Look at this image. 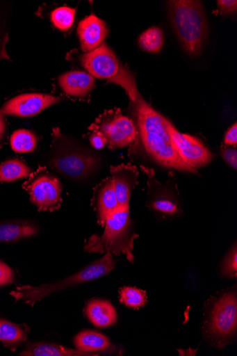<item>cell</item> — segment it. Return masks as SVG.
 <instances>
[{
  "label": "cell",
  "instance_id": "ac0fdd59",
  "mask_svg": "<svg viewBox=\"0 0 237 356\" xmlns=\"http://www.w3.org/2000/svg\"><path fill=\"white\" fill-rule=\"evenodd\" d=\"M20 355L26 356H81L98 355L95 353L74 350L60 345L46 343H31L27 346Z\"/></svg>",
  "mask_w": 237,
  "mask_h": 356
},
{
  "label": "cell",
  "instance_id": "9c48e42d",
  "mask_svg": "<svg viewBox=\"0 0 237 356\" xmlns=\"http://www.w3.org/2000/svg\"><path fill=\"white\" fill-rule=\"evenodd\" d=\"M31 202L41 211L58 209L62 202L63 186L60 180L45 169H40L24 185Z\"/></svg>",
  "mask_w": 237,
  "mask_h": 356
},
{
  "label": "cell",
  "instance_id": "ba28073f",
  "mask_svg": "<svg viewBox=\"0 0 237 356\" xmlns=\"http://www.w3.org/2000/svg\"><path fill=\"white\" fill-rule=\"evenodd\" d=\"M141 170L147 177L148 208L165 217L171 218L181 215L183 208L179 199V191L174 178L170 177L165 184H163L156 179L153 169L142 165Z\"/></svg>",
  "mask_w": 237,
  "mask_h": 356
},
{
  "label": "cell",
  "instance_id": "7402d4cb",
  "mask_svg": "<svg viewBox=\"0 0 237 356\" xmlns=\"http://www.w3.org/2000/svg\"><path fill=\"white\" fill-rule=\"evenodd\" d=\"M12 149L17 153H28L35 149L38 138L27 129H20L14 132L10 139Z\"/></svg>",
  "mask_w": 237,
  "mask_h": 356
},
{
  "label": "cell",
  "instance_id": "9a60e30c",
  "mask_svg": "<svg viewBox=\"0 0 237 356\" xmlns=\"http://www.w3.org/2000/svg\"><path fill=\"white\" fill-rule=\"evenodd\" d=\"M95 200L98 222L101 225H105L106 220L119 208L114 181L111 177L97 186Z\"/></svg>",
  "mask_w": 237,
  "mask_h": 356
},
{
  "label": "cell",
  "instance_id": "2e32d148",
  "mask_svg": "<svg viewBox=\"0 0 237 356\" xmlns=\"http://www.w3.org/2000/svg\"><path fill=\"white\" fill-rule=\"evenodd\" d=\"M94 78L89 74L72 71L61 75L58 83L67 95L74 97H85L95 88Z\"/></svg>",
  "mask_w": 237,
  "mask_h": 356
},
{
  "label": "cell",
  "instance_id": "603a6c76",
  "mask_svg": "<svg viewBox=\"0 0 237 356\" xmlns=\"http://www.w3.org/2000/svg\"><path fill=\"white\" fill-rule=\"evenodd\" d=\"M164 38L163 31L157 26H152L146 30L139 39L140 48L146 52L158 53L163 45Z\"/></svg>",
  "mask_w": 237,
  "mask_h": 356
},
{
  "label": "cell",
  "instance_id": "8fae6325",
  "mask_svg": "<svg viewBox=\"0 0 237 356\" xmlns=\"http://www.w3.org/2000/svg\"><path fill=\"white\" fill-rule=\"evenodd\" d=\"M79 61L81 66L93 78L108 81L118 74L121 67L115 54L104 43L81 55Z\"/></svg>",
  "mask_w": 237,
  "mask_h": 356
},
{
  "label": "cell",
  "instance_id": "484cf974",
  "mask_svg": "<svg viewBox=\"0 0 237 356\" xmlns=\"http://www.w3.org/2000/svg\"><path fill=\"white\" fill-rule=\"evenodd\" d=\"M222 275L233 278L237 275V250L235 245L227 255L222 268Z\"/></svg>",
  "mask_w": 237,
  "mask_h": 356
},
{
  "label": "cell",
  "instance_id": "5bb4252c",
  "mask_svg": "<svg viewBox=\"0 0 237 356\" xmlns=\"http://www.w3.org/2000/svg\"><path fill=\"white\" fill-rule=\"evenodd\" d=\"M77 32L81 50L88 53L104 44L109 29L104 20L91 15L79 23Z\"/></svg>",
  "mask_w": 237,
  "mask_h": 356
},
{
  "label": "cell",
  "instance_id": "3957f363",
  "mask_svg": "<svg viewBox=\"0 0 237 356\" xmlns=\"http://www.w3.org/2000/svg\"><path fill=\"white\" fill-rule=\"evenodd\" d=\"M169 17L182 49L198 56L209 35V24L202 3L196 0L167 2Z\"/></svg>",
  "mask_w": 237,
  "mask_h": 356
},
{
  "label": "cell",
  "instance_id": "5b68a950",
  "mask_svg": "<svg viewBox=\"0 0 237 356\" xmlns=\"http://www.w3.org/2000/svg\"><path fill=\"white\" fill-rule=\"evenodd\" d=\"M113 254L106 252L99 260L92 263L81 271L60 281L38 286L24 285L17 287L10 295L16 301L22 300L30 306L35 305L46 297L74 286L92 281L111 273L115 268Z\"/></svg>",
  "mask_w": 237,
  "mask_h": 356
},
{
  "label": "cell",
  "instance_id": "d6986e66",
  "mask_svg": "<svg viewBox=\"0 0 237 356\" xmlns=\"http://www.w3.org/2000/svg\"><path fill=\"white\" fill-rule=\"evenodd\" d=\"M74 345L76 349L91 353L108 351L111 348L107 337L89 330L79 333L74 339Z\"/></svg>",
  "mask_w": 237,
  "mask_h": 356
},
{
  "label": "cell",
  "instance_id": "8992f818",
  "mask_svg": "<svg viewBox=\"0 0 237 356\" xmlns=\"http://www.w3.org/2000/svg\"><path fill=\"white\" fill-rule=\"evenodd\" d=\"M89 131L103 135L107 146L112 150L131 145L138 134L134 122L124 116L119 108L101 113L89 127Z\"/></svg>",
  "mask_w": 237,
  "mask_h": 356
},
{
  "label": "cell",
  "instance_id": "52a82bcc",
  "mask_svg": "<svg viewBox=\"0 0 237 356\" xmlns=\"http://www.w3.org/2000/svg\"><path fill=\"white\" fill-rule=\"evenodd\" d=\"M237 326V299L235 293L224 294L215 303L205 326L208 337L222 347L234 336Z\"/></svg>",
  "mask_w": 237,
  "mask_h": 356
},
{
  "label": "cell",
  "instance_id": "4fadbf2b",
  "mask_svg": "<svg viewBox=\"0 0 237 356\" xmlns=\"http://www.w3.org/2000/svg\"><path fill=\"white\" fill-rule=\"evenodd\" d=\"M111 177L113 179L119 207H129L131 194L139 184L140 172L136 166L122 164L112 167Z\"/></svg>",
  "mask_w": 237,
  "mask_h": 356
},
{
  "label": "cell",
  "instance_id": "277c9868",
  "mask_svg": "<svg viewBox=\"0 0 237 356\" xmlns=\"http://www.w3.org/2000/svg\"><path fill=\"white\" fill-rule=\"evenodd\" d=\"M105 227L103 235H93L89 238L85 245V251L99 254L111 252L115 256L124 254L133 263L134 241L139 236L133 231L129 207H119L106 220Z\"/></svg>",
  "mask_w": 237,
  "mask_h": 356
},
{
  "label": "cell",
  "instance_id": "4316f807",
  "mask_svg": "<svg viewBox=\"0 0 237 356\" xmlns=\"http://www.w3.org/2000/svg\"><path fill=\"white\" fill-rule=\"evenodd\" d=\"M218 9L222 15H233L237 10L236 0H218Z\"/></svg>",
  "mask_w": 237,
  "mask_h": 356
},
{
  "label": "cell",
  "instance_id": "1f68e13d",
  "mask_svg": "<svg viewBox=\"0 0 237 356\" xmlns=\"http://www.w3.org/2000/svg\"><path fill=\"white\" fill-rule=\"evenodd\" d=\"M6 131V123L4 115L0 113V142L3 139Z\"/></svg>",
  "mask_w": 237,
  "mask_h": 356
},
{
  "label": "cell",
  "instance_id": "44dd1931",
  "mask_svg": "<svg viewBox=\"0 0 237 356\" xmlns=\"http://www.w3.org/2000/svg\"><path fill=\"white\" fill-rule=\"evenodd\" d=\"M26 331L11 321L0 319V341L8 346H18L26 340Z\"/></svg>",
  "mask_w": 237,
  "mask_h": 356
},
{
  "label": "cell",
  "instance_id": "f546056e",
  "mask_svg": "<svg viewBox=\"0 0 237 356\" xmlns=\"http://www.w3.org/2000/svg\"><path fill=\"white\" fill-rule=\"evenodd\" d=\"M89 140L92 147L95 149H101L107 146V140L106 138L103 135L97 132H92Z\"/></svg>",
  "mask_w": 237,
  "mask_h": 356
},
{
  "label": "cell",
  "instance_id": "4dcf8cb0",
  "mask_svg": "<svg viewBox=\"0 0 237 356\" xmlns=\"http://www.w3.org/2000/svg\"><path fill=\"white\" fill-rule=\"evenodd\" d=\"M224 144L227 146L237 145V124L235 122L227 131L224 136Z\"/></svg>",
  "mask_w": 237,
  "mask_h": 356
},
{
  "label": "cell",
  "instance_id": "7c38bea8",
  "mask_svg": "<svg viewBox=\"0 0 237 356\" xmlns=\"http://www.w3.org/2000/svg\"><path fill=\"white\" fill-rule=\"evenodd\" d=\"M58 97L43 93H24L15 97L0 109L4 115L19 118L35 116L59 103Z\"/></svg>",
  "mask_w": 237,
  "mask_h": 356
},
{
  "label": "cell",
  "instance_id": "d4e9b609",
  "mask_svg": "<svg viewBox=\"0 0 237 356\" xmlns=\"http://www.w3.org/2000/svg\"><path fill=\"white\" fill-rule=\"evenodd\" d=\"M76 12V9L72 8H58L51 13V22L60 31L69 30L74 24Z\"/></svg>",
  "mask_w": 237,
  "mask_h": 356
},
{
  "label": "cell",
  "instance_id": "6da1fadb",
  "mask_svg": "<svg viewBox=\"0 0 237 356\" xmlns=\"http://www.w3.org/2000/svg\"><path fill=\"white\" fill-rule=\"evenodd\" d=\"M108 82L123 88L129 96L131 112L136 120L134 124L149 156L163 167L197 173V171L183 163L173 145L170 133L172 122L145 101L129 70L121 64L118 74Z\"/></svg>",
  "mask_w": 237,
  "mask_h": 356
},
{
  "label": "cell",
  "instance_id": "7a4b0ae2",
  "mask_svg": "<svg viewBox=\"0 0 237 356\" xmlns=\"http://www.w3.org/2000/svg\"><path fill=\"white\" fill-rule=\"evenodd\" d=\"M50 168L62 176L83 179L97 171L101 158L94 152L53 129L52 146L48 158Z\"/></svg>",
  "mask_w": 237,
  "mask_h": 356
},
{
  "label": "cell",
  "instance_id": "30bf717a",
  "mask_svg": "<svg viewBox=\"0 0 237 356\" xmlns=\"http://www.w3.org/2000/svg\"><path fill=\"white\" fill-rule=\"evenodd\" d=\"M170 133L173 145L183 163L189 168L197 169L210 164L213 159L211 150L199 139L181 134L172 124Z\"/></svg>",
  "mask_w": 237,
  "mask_h": 356
},
{
  "label": "cell",
  "instance_id": "83f0119b",
  "mask_svg": "<svg viewBox=\"0 0 237 356\" xmlns=\"http://www.w3.org/2000/svg\"><path fill=\"white\" fill-rule=\"evenodd\" d=\"M14 277L13 269L7 264L0 261V286L12 283Z\"/></svg>",
  "mask_w": 237,
  "mask_h": 356
},
{
  "label": "cell",
  "instance_id": "cb8c5ba5",
  "mask_svg": "<svg viewBox=\"0 0 237 356\" xmlns=\"http://www.w3.org/2000/svg\"><path fill=\"white\" fill-rule=\"evenodd\" d=\"M120 300L125 306L138 309L148 302L146 292L136 287L125 286L120 289Z\"/></svg>",
  "mask_w": 237,
  "mask_h": 356
},
{
  "label": "cell",
  "instance_id": "f1b7e54d",
  "mask_svg": "<svg viewBox=\"0 0 237 356\" xmlns=\"http://www.w3.org/2000/svg\"><path fill=\"white\" fill-rule=\"evenodd\" d=\"M221 154L226 163L232 169H237V151L234 148H222Z\"/></svg>",
  "mask_w": 237,
  "mask_h": 356
},
{
  "label": "cell",
  "instance_id": "ffe728a7",
  "mask_svg": "<svg viewBox=\"0 0 237 356\" xmlns=\"http://www.w3.org/2000/svg\"><path fill=\"white\" fill-rule=\"evenodd\" d=\"M31 169L22 161L13 159L0 164V182H13L31 175Z\"/></svg>",
  "mask_w": 237,
  "mask_h": 356
},
{
  "label": "cell",
  "instance_id": "e0dca14e",
  "mask_svg": "<svg viewBox=\"0 0 237 356\" xmlns=\"http://www.w3.org/2000/svg\"><path fill=\"white\" fill-rule=\"evenodd\" d=\"M85 315L92 325L99 328H107L117 321V312L108 301L94 300L86 306Z\"/></svg>",
  "mask_w": 237,
  "mask_h": 356
}]
</instances>
